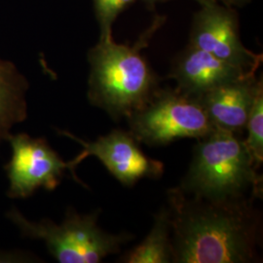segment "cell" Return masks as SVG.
<instances>
[{
    "mask_svg": "<svg viewBox=\"0 0 263 263\" xmlns=\"http://www.w3.org/2000/svg\"><path fill=\"white\" fill-rule=\"evenodd\" d=\"M255 74L230 64L199 48L188 46L172 67L170 77L177 81V89L195 98L222 85Z\"/></svg>",
    "mask_w": 263,
    "mask_h": 263,
    "instance_id": "obj_9",
    "label": "cell"
},
{
    "mask_svg": "<svg viewBox=\"0 0 263 263\" xmlns=\"http://www.w3.org/2000/svg\"><path fill=\"white\" fill-rule=\"evenodd\" d=\"M172 254L175 263L257 261L261 216L255 199L208 201L168 190Z\"/></svg>",
    "mask_w": 263,
    "mask_h": 263,
    "instance_id": "obj_1",
    "label": "cell"
},
{
    "mask_svg": "<svg viewBox=\"0 0 263 263\" xmlns=\"http://www.w3.org/2000/svg\"><path fill=\"white\" fill-rule=\"evenodd\" d=\"M96 18L101 28V36L112 35V25L117 16L136 0H93Z\"/></svg>",
    "mask_w": 263,
    "mask_h": 263,
    "instance_id": "obj_14",
    "label": "cell"
},
{
    "mask_svg": "<svg viewBox=\"0 0 263 263\" xmlns=\"http://www.w3.org/2000/svg\"><path fill=\"white\" fill-rule=\"evenodd\" d=\"M198 141L178 186L184 194L215 202L261 199L259 167L240 135L215 128Z\"/></svg>",
    "mask_w": 263,
    "mask_h": 263,
    "instance_id": "obj_3",
    "label": "cell"
},
{
    "mask_svg": "<svg viewBox=\"0 0 263 263\" xmlns=\"http://www.w3.org/2000/svg\"><path fill=\"white\" fill-rule=\"evenodd\" d=\"M57 132L82 146V151L67 163L73 179L83 186L86 185L76 177V168L90 156L100 160L113 177L126 186H133L145 178L157 179L164 173V164L146 156L130 132L114 130L94 141H84L65 130L57 129Z\"/></svg>",
    "mask_w": 263,
    "mask_h": 263,
    "instance_id": "obj_7",
    "label": "cell"
},
{
    "mask_svg": "<svg viewBox=\"0 0 263 263\" xmlns=\"http://www.w3.org/2000/svg\"><path fill=\"white\" fill-rule=\"evenodd\" d=\"M145 1L151 2V3H153V2H157V1H165V0H145ZM195 1H197L198 3H200L201 5H204V4H207L209 2H212V0H195ZM213 2H215V1H213Z\"/></svg>",
    "mask_w": 263,
    "mask_h": 263,
    "instance_id": "obj_16",
    "label": "cell"
},
{
    "mask_svg": "<svg viewBox=\"0 0 263 263\" xmlns=\"http://www.w3.org/2000/svg\"><path fill=\"white\" fill-rule=\"evenodd\" d=\"M246 129L248 136L244 139L245 144L256 165L260 167L263 161V87L257 91L254 98Z\"/></svg>",
    "mask_w": 263,
    "mask_h": 263,
    "instance_id": "obj_13",
    "label": "cell"
},
{
    "mask_svg": "<svg viewBox=\"0 0 263 263\" xmlns=\"http://www.w3.org/2000/svg\"><path fill=\"white\" fill-rule=\"evenodd\" d=\"M127 119L135 140L151 146L185 138L199 140L215 129L199 99L178 89H158Z\"/></svg>",
    "mask_w": 263,
    "mask_h": 263,
    "instance_id": "obj_5",
    "label": "cell"
},
{
    "mask_svg": "<svg viewBox=\"0 0 263 263\" xmlns=\"http://www.w3.org/2000/svg\"><path fill=\"white\" fill-rule=\"evenodd\" d=\"M158 23L134 46L116 43L112 35L100 36L88 52V100L115 120L128 118L159 89L156 76L141 54Z\"/></svg>",
    "mask_w": 263,
    "mask_h": 263,
    "instance_id": "obj_2",
    "label": "cell"
},
{
    "mask_svg": "<svg viewBox=\"0 0 263 263\" xmlns=\"http://www.w3.org/2000/svg\"><path fill=\"white\" fill-rule=\"evenodd\" d=\"M189 45L249 71L255 72L262 62V55L254 54L241 42L235 12L213 1L202 5L195 16Z\"/></svg>",
    "mask_w": 263,
    "mask_h": 263,
    "instance_id": "obj_8",
    "label": "cell"
},
{
    "mask_svg": "<svg viewBox=\"0 0 263 263\" xmlns=\"http://www.w3.org/2000/svg\"><path fill=\"white\" fill-rule=\"evenodd\" d=\"M212 1L216 2V0H212ZM221 1H223L226 3H237V2H243L245 0H221Z\"/></svg>",
    "mask_w": 263,
    "mask_h": 263,
    "instance_id": "obj_17",
    "label": "cell"
},
{
    "mask_svg": "<svg viewBox=\"0 0 263 263\" xmlns=\"http://www.w3.org/2000/svg\"><path fill=\"white\" fill-rule=\"evenodd\" d=\"M261 87L262 80L253 74L217 87L198 99L216 129L240 135L246 129L254 98Z\"/></svg>",
    "mask_w": 263,
    "mask_h": 263,
    "instance_id": "obj_10",
    "label": "cell"
},
{
    "mask_svg": "<svg viewBox=\"0 0 263 263\" xmlns=\"http://www.w3.org/2000/svg\"><path fill=\"white\" fill-rule=\"evenodd\" d=\"M11 158L4 166L9 181L7 196L26 199L43 188L55 190L61 183L68 163L43 138H32L27 133H11L6 139Z\"/></svg>",
    "mask_w": 263,
    "mask_h": 263,
    "instance_id": "obj_6",
    "label": "cell"
},
{
    "mask_svg": "<svg viewBox=\"0 0 263 263\" xmlns=\"http://www.w3.org/2000/svg\"><path fill=\"white\" fill-rule=\"evenodd\" d=\"M171 212L162 208L154 216L151 232L141 244L125 254L120 260L126 263H169L173 261L171 241Z\"/></svg>",
    "mask_w": 263,
    "mask_h": 263,
    "instance_id": "obj_12",
    "label": "cell"
},
{
    "mask_svg": "<svg viewBox=\"0 0 263 263\" xmlns=\"http://www.w3.org/2000/svg\"><path fill=\"white\" fill-rule=\"evenodd\" d=\"M28 78L15 63L0 58V146L28 118Z\"/></svg>",
    "mask_w": 263,
    "mask_h": 263,
    "instance_id": "obj_11",
    "label": "cell"
},
{
    "mask_svg": "<svg viewBox=\"0 0 263 263\" xmlns=\"http://www.w3.org/2000/svg\"><path fill=\"white\" fill-rule=\"evenodd\" d=\"M35 258L34 256H32V254H24L21 252L17 253H13V252H0V262H8L11 261L10 259H14V261H19L18 259L21 260V262L23 261H28L26 259H28L29 261H33L32 259Z\"/></svg>",
    "mask_w": 263,
    "mask_h": 263,
    "instance_id": "obj_15",
    "label": "cell"
},
{
    "mask_svg": "<svg viewBox=\"0 0 263 263\" xmlns=\"http://www.w3.org/2000/svg\"><path fill=\"white\" fill-rule=\"evenodd\" d=\"M100 213L98 210L91 214H79L68 208L60 224L49 218L30 220L17 208H12L5 216L24 238L42 241L58 262L98 263L120 252L123 245L134 238L127 232H105L98 226Z\"/></svg>",
    "mask_w": 263,
    "mask_h": 263,
    "instance_id": "obj_4",
    "label": "cell"
}]
</instances>
